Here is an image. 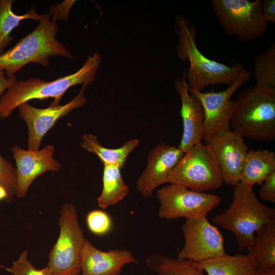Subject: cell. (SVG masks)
<instances>
[{"mask_svg":"<svg viewBox=\"0 0 275 275\" xmlns=\"http://www.w3.org/2000/svg\"><path fill=\"white\" fill-rule=\"evenodd\" d=\"M129 192L118 167L104 164L102 176V189L97 199L98 206L103 209L122 201Z\"/></svg>","mask_w":275,"mask_h":275,"instance_id":"22","label":"cell"},{"mask_svg":"<svg viewBox=\"0 0 275 275\" xmlns=\"http://www.w3.org/2000/svg\"><path fill=\"white\" fill-rule=\"evenodd\" d=\"M232 130L258 142L275 140V89L255 86L243 89L233 99Z\"/></svg>","mask_w":275,"mask_h":275,"instance_id":"3","label":"cell"},{"mask_svg":"<svg viewBox=\"0 0 275 275\" xmlns=\"http://www.w3.org/2000/svg\"><path fill=\"white\" fill-rule=\"evenodd\" d=\"M254 73L256 86L275 89V43L262 51L255 58Z\"/></svg>","mask_w":275,"mask_h":275,"instance_id":"25","label":"cell"},{"mask_svg":"<svg viewBox=\"0 0 275 275\" xmlns=\"http://www.w3.org/2000/svg\"><path fill=\"white\" fill-rule=\"evenodd\" d=\"M156 196L160 204L158 216L168 220L207 216L221 201L216 195L170 183L158 189Z\"/></svg>","mask_w":275,"mask_h":275,"instance_id":"9","label":"cell"},{"mask_svg":"<svg viewBox=\"0 0 275 275\" xmlns=\"http://www.w3.org/2000/svg\"><path fill=\"white\" fill-rule=\"evenodd\" d=\"M16 164L15 195L23 197L34 179L47 171L58 172L60 163L53 158L54 147L46 145L41 150H24L18 146L11 148Z\"/></svg>","mask_w":275,"mask_h":275,"instance_id":"15","label":"cell"},{"mask_svg":"<svg viewBox=\"0 0 275 275\" xmlns=\"http://www.w3.org/2000/svg\"><path fill=\"white\" fill-rule=\"evenodd\" d=\"M13 0L0 1V54L5 52L13 38L11 35L20 22L25 19H32L40 21L43 14H39L36 11L35 5L23 15H18L12 11Z\"/></svg>","mask_w":275,"mask_h":275,"instance_id":"23","label":"cell"},{"mask_svg":"<svg viewBox=\"0 0 275 275\" xmlns=\"http://www.w3.org/2000/svg\"><path fill=\"white\" fill-rule=\"evenodd\" d=\"M175 28L178 37L177 54L190 64L186 72L189 89L202 91L209 85L223 84L230 87L235 83L245 69L241 63L229 66L205 56L197 46L196 27L190 25L183 16H176Z\"/></svg>","mask_w":275,"mask_h":275,"instance_id":"2","label":"cell"},{"mask_svg":"<svg viewBox=\"0 0 275 275\" xmlns=\"http://www.w3.org/2000/svg\"><path fill=\"white\" fill-rule=\"evenodd\" d=\"M12 197L10 195L7 189L0 185V201L1 200H10Z\"/></svg>","mask_w":275,"mask_h":275,"instance_id":"33","label":"cell"},{"mask_svg":"<svg viewBox=\"0 0 275 275\" xmlns=\"http://www.w3.org/2000/svg\"></svg>","mask_w":275,"mask_h":275,"instance_id":"35","label":"cell"},{"mask_svg":"<svg viewBox=\"0 0 275 275\" xmlns=\"http://www.w3.org/2000/svg\"><path fill=\"white\" fill-rule=\"evenodd\" d=\"M146 264L157 275H204L197 262L166 256L152 254L149 256Z\"/></svg>","mask_w":275,"mask_h":275,"instance_id":"24","label":"cell"},{"mask_svg":"<svg viewBox=\"0 0 275 275\" xmlns=\"http://www.w3.org/2000/svg\"><path fill=\"white\" fill-rule=\"evenodd\" d=\"M16 182V168L0 154V185L5 187L12 197L15 194Z\"/></svg>","mask_w":275,"mask_h":275,"instance_id":"28","label":"cell"},{"mask_svg":"<svg viewBox=\"0 0 275 275\" xmlns=\"http://www.w3.org/2000/svg\"><path fill=\"white\" fill-rule=\"evenodd\" d=\"M169 183L198 192L219 188L223 179L210 145L201 142L185 152L171 174Z\"/></svg>","mask_w":275,"mask_h":275,"instance_id":"6","label":"cell"},{"mask_svg":"<svg viewBox=\"0 0 275 275\" xmlns=\"http://www.w3.org/2000/svg\"><path fill=\"white\" fill-rule=\"evenodd\" d=\"M259 195L264 200L275 203V172L270 174L263 181Z\"/></svg>","mask_w":275,"mask_h":275,"instance_id":"29","label":"cell"},{"mask_svg":"<svg viewBox=\"0 0 275 275\" xmlns=\"http://www.w3.org/2000/svg\"><path fill=\"white\" fill-rule=\"evenodd\" d=\"M211 4L217 21L228 36L249 42L267 30L260 0H212Z\"/></svg>","mask_w":275,"mask_h":275,"instance_id":"8","label":"cell"},{"mask_svg":"<svg viewBox=\"0 0 275 275\" xmlns=\"http://www.w3.org/2000/svg\"><path fill=\"white\" fill-rule=\"evenodd\" d=\"M197 264L207 275H259L254 261L247 254H226Z\"/></svg>","mask_w":275,"mask_h":275,"instance_id":"20","label":"cell"},{"mask_svg":"<svg viewBox=\"0 0 275 275\" xmlns=\"http://www.w3.org/2000/svg\"><path fill=\"white\" fill-rule=\"evenodd\" d=\"M184 153L178 147L160 143L149 151L146 166L136 182L137 190L151 197L161 185L169 183L170 176Z\"/></svg>","mask_w":275,"mask_h":275,"instance_id":"14","label":"cell"},{"mask_svg":"<svg viewBox=\"0 0 275 275\" xmlns=\"http://www.w3.org/2000/svg\"><path fill=\"white\" fill-rule=\"evenodd\" d=\"M87 224L90 231L97 235L106 234L112 227L110 216L101 210H94L89 212L87 216Z\"/></svg>","mask_w":275,"mask_h":275,"instance_id":"27","label":"cell"},{"mask_svg":"<svg viewBox=\"0 0 275 275\" xmlns=\"http://www.w3.org/2000/svg\"><path fill=\"white\" fill-rule=\"evenodd\" d=\"M212 222L232 233L238 250L243 251L252 244L259 228L275 222V209L262 203L253 188L239 182L234 186L229 207L215 215Z\"/></svg>","mask_w":275,"mask_h":275,"instance_id":"4","label":"cell"},{"mask_svg":"<svg viewBox=\"0 0 275 275\" xmlns=\"http://www.w3.org/2000/svg\"><path fill=\"white\" fill-rule=\"evenodd\" d=\"M139 142L138 139H132L124 142L119 148H108L100 144L96 136L85 134L82 138L80 145L84 149L97 155L104 165L115 166L121 169L128 156L139 146Z\"/></svg>","mask_w":275,"mask_h":275,"instance_id":"21","label":"cell"},{"mask_svg":"<svg viewBox=\"0 0 275 275\" xmlns=\"http://www.w3.org/2000/svg\"><path fill=\"white\" fill-rule=\"evenodd\" d=\"M246 250L259 275H275V222L259 228Z\"/></svg>","mask_w":275,"mask_h":275,"instance_id":"18","label":"cell"},{"mask_svg":"<svg viewBox=\"0 0 275 275\" xmlns=\"http://www.w3.org/2000/svg\"><path fill=\"white\" fill-rule=\"evenodd\" d=\"M120 275H121V274H120Z\"/></svg>","mask_w":275,"mask_h":275,"instance_id":"34","label":"cell"},{"mask_svg":"<svg viewBox=\"0 0 275 275\" xmlns=\"http://www.w3.org/2000/svg\"><path fill=\"white\" fill-rule=\"evenodd\" d=\"M50 17L49 13L44 14L38 25L31 33L0 54V69L3 70L8 77L14 75L31 63L46 67L51 57L72 58L71 52L57 39L59 27L50 19Z\"/></svg>","mask_w":275,"mask_h":275,"instance_id":"5","label":"cell"},{"mask_svg":"<svg viewBox=\"0 0 275 275\" xmlns=\"http://www.w3.org/2000/svg\"><path fill=\"white\" fill-rule=\"evenodd\" d=\"M87 87L82 85L78 94L64 105L38 108L24 102L18 107L19 117L28 128V150H38L42 138L59 119L87 103L85 91Z\"/></svg>","mask_w":275,"mask_h":275,"instance_id":"12","label":"cell"},{"mask_svg":"<svg viewBox=\"0 0 275 275\" xmlns=\"http://www.w3.org/2000/svg\"><path fill=\"white\" fill-rule=\"evenodd\" d=\"M129 263L138 264L132 253L127 250L103 251L86 240L81 255V275H120Z\"/></svg>","mask_w":275,"mask_h":275,"instance_id":"17","label":"cell"},{"mask_svg":"<svg viewBox=\"0 0 275 275\" xmlns=\"http://www.w3.org/2000/svg\"><path fill=\"white\" fill-rule=\"evenodd\" d=\"M206 144L213 151L224 183L234 186L238 184L249 150L244 138L230 129L217 132Z\"/></svg>","mask_w":275,"mask_h":275,"instance_id":"13","label":"cell"},{"mask_svg":"<svg viewBox=\"0 0 275 275\" xmlns=\"http://www.w3.org/2000/svg\"><path fill=\"white\" fill-rule=\"evenodd\" d=\"M174 85L181 99L180 115L183 126L178 147L185 153L204 138V113L198 99L188 92L186 71L181 77L175 80Z\"/></svg>","mask_w":275,"mask_h":275,"instance_id":"16","label":"cell"},{"mask_svg":"<svg viewBox=\"0 0 275 275\" xmlns=\"http://www.w3.org/2000/svg\"><path fill=\"white\" fill-rule=\"evenodd\" d=\"M262 11L266 21L270 23L275 22V1L264 0L261 2Z\"/></svg>","mask_w":275,"mask_h":275,"instance_id":"31","label":"cell"},{"mask_svg":"<svg viewBox=\"0 0 275 275\" xmlns=\"http://www.w3.org/2000/svg\"><path fill=\"white\" fill-rule=\"evenodd\" d=\"M182 230L184 244L177 258L199 263L226 254L223 235L207 216L186 219Z\"/></svg>","mask_w":275,"mask_h":275,"instance_id":"10","label":"cell"},{"mask_svg":"<svg viewBox=\"0 0 275 275\" xmlns=\"http://www.w3.org/2000/svg\"><path fill=\"white\" fill-rule=\"evenodd\" d=\"M275 172V154L267 149H249L241 174L240 183L253 188L262 183Z\"/></svg>","mask_w":275,"mask_h":275,"instance_id":"19","label":"cell"},{"mask_svg":"<svg viewBox=\"0 0 275 275\" xmlns=\"http://www.w3.org/2000/svg\"><path fill=\"white\" fill-rule=\"evenodd\" d=\"M17 81L15 75L8 77L3 70L0 69V98L3 93Z\"/></svg>","mask_w":275,"mask_h":275,"instance_id":"32","label":"cell"},{"mask_svg":"<svg viewBox=\"0 0 275 275\" xmlns=\"http://www.w3.org/2000/svg\"><path fill=\"white\" fill-rule=\"evenodd\" d=\"M101 60L100 54L94 52L87 58L77 71L51 81L39 78L17 80L0 98V118H8L20 105L33 99L53 98L49 106L59 105L64 94L71 87L92 84Z\"/></svg>","mask_w":275,"mask_h":275,"instance_id":"1","label":"cell"},{"mask_svg":"<svg viewBox=\"0 0 275 275\" xmlns=\"http://www.w3.org/2000/svg\"><path fill=\"white\" fill-rule=\"evenodd\" d=\"M74 1H66L60 4L51 6L49 14L53 16L52 20L56 22L57 20H66L68 18L70 10Z\"/></svg>","mask_w":275,"mask_h":275,"instance_id":"30","label":"cell"},{"mask_svg":"<svg viewBox=\"0 0 275 275\" xmlns=\"http://www.w3.org/2000/svg\"><path fill=\"white\" fill-rule=\"evenodd\" d=\"M59 237L49 255L47 266L52 275H79L81 255L86 242L76 207L64 204L59 218Z\"/></svg>","mask_w":275,"mask_h":275,"instance_id":"7","label":"cell"},{"mask_svg":"<svg viewBox=\"0 0 275 275\" xmlns=\"http://www.w3.org/2000/svg\"><path fill=\"white\" fill-rule=\"evenodd\" d=\"M251 76V71L245 68L235 83L224 91L203 92L188 89L189 93L200 101L204 110L205 135L203 141L205 143L217 132L230 129V116L233 103L231 98Z\"/></svg>","mask_w":275,"mask_h":275,"instance_id":"11","label":"cell"},{"mask_svg":"<svg viewBox=\"0 0 275 275\" xmlns=\"http://www.w3.org/2000/svg\"><path fill=\"white\" fill-rule=\"evenodd\" d=\"M0 267L13 275H52L50 270L46 266L42 269L34 267L28 259V251L25 250L20 255L18 260L12 262L10 267Z\"/></svg>","mask_w":275,"mask_h":275,"instance_id":"26","label":"cell"}]
</instances>
